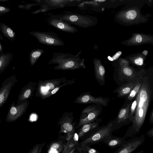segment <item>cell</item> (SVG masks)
Here are the masks:
<instances>
[{
	"label": "cell",
	"instance_id": "6da1fadb",
	"mask_svg": "<svg viewBox=\"0 0 153 153\" xmlns=\"http://www.w3.org/2000/svg\"><path fill=\"white\" fill-rule=\"evenodd\" d=\"M142 86L137 96L138 102L135 114L124 137H135L140 132L144 123L151 97L152 91L150 87L148 78L145 76L143 79Z\"/></svg>",
	"mask_w": 153,
	"mask_h": 153
},
{
	"label": "cell",
	"instance_id": "7a4b0ae2",
	"mask_svg": "<svg viewBox=\"0 0 153 153\" xmlns=\"http://www.w3.org/2000/svg\"><path fill=\"white\" fill-rule=\"evenodd\" d=\"M81 51L76 55L67 53L53 52L52 58L48 64H56L57 65L54 67L55 70H74L85 68L84 59L79 56Z\"/></svg>",
	"mask_w": 153,
	"mask_h": 153
},
{
	"label": "cell",
	"instance_id": "3957f363",
	"mask_svg": "<svg viewBox=\"0 0 153 153\" xmlns=\"http://www.w3.org/2000/svg\"><path fill=\"white\" fill-rule=\"evenodd\" d=\"M112 121L109 122L106 125L94 128L87 134L86 136L83 140L78 143L77 150L81 153L86 145L90 146L92 145L98 144L105 137L112 134L114 131L113 130Z\"/></svg>",
	"mask_w": 153,
	"mask_h": 153
},
{
	"label": "cell",
	"instance_id": "277c9868",
	"mask_svg": "<svg viewBox=\"0 0 153 153\" xmlns=\"http://www.w3.org/2000/svg\"><path fill=\"white\" fill-rule=\"evenodd\" d=\"M40 8L31 14H36L40 13L47 12L50 10L63 8L66 7H78L81 0H34Z\"/></svg>",
	"mask_w": 153,
	"mask_h": 153
},
{
	"label": "cell",
	"instance_id": "5b68a950",
	"mask_svg": "<svg viewBox=\"0 0 153 153\" xmlns=\"http://www.w3.org/2000/svg\"><path fill=\"white\" fill-rule=\"evenodd\" d=\"M74 117L73 112H65L59 119L57 123L60 126L59 135L64 134L65 139L68 140L75 133L77 123L74 122Z\"/></svg>",
	"mask_w": 153,
	"mask_h": 153
},
{
	"label": "cell",
	"instance_id": "8992f818",
	"mask_svg": "<svg viewBox=\"0 0 153 153\" xmlns=\"http://www.w3.org/2000/svg\"><path fill=\"white\" fill-rule=\"evenodd\" d=\"M68 81L64 77L52 79L40 80L37 84L35 96L42 100L47 98L48 94L54 89Z\"/></svg>",
	"mask_w": 153,
	"mask_h": 153
},
{
	"label": "cell",
	"instance_id": "52a82bcc",
	"mask_svg": "<svg viewBox=\"0 0 153 153\" xmlns=\"http://www.w3.org/2000/svg\"><path fill=\"white\" fill-rule=\"evenodd\" d=\"M29 33L35 37L39 43L43 45L56 46L65 45L63 41L53 32L34 31L30 32Z\"/></svg>",
	"mask_w": 153,
	"mask_h": 153
},
{
	"label": "cell",
	"instance_id": "ba28073f",
	"mask_svg": "<svg viewBox=\"0 0 153 153\" xmlns=\"http://www.w3.org/2000/svg\"><path fill=\"white\" fill-rule=\"evenodd\" d=\"M59 15L62 20L71 25L83 28L87 27L90 25L88 17L79 13L64 11Z\"/></svg>",
	"mask_w": 153,
	"mask_h": 153
},
{
	"label": "cell",
	"instance_id": "9c48e42d",
	"mask_svg": "<svg viewBox=\"0 0 153 153\" xmlns=\"http://www.w3.org/2000/svg\"><path fill=\"white\" fill-rule=\"evenodd\" d=\"M47 22L50 26L63 31L74 33L78 31L77 29L62 20L59 14H52L47 19Z\"/></svg>",
	"mask_w": 153,
	"mask_h": 153
},
{
	"label": "cell",
	"instance_id": "30bf717a",
	"mask_svg": "<svg viewBox=\"0 0 153 153\" xmlns=\"http://www.w3.org/2000/svg\"><path fill=\"white\" fill-rule=\"evenodd\" d=\"M145 140V136H135L126 140L124 143L113 153H131L143 144Z\"/></svg>",
	"mask_w": 153,
	"mask_h": 153
},
{
	"label": "cell",
	"instance_id": "8fae6325",
	"mask_svg": "<svg viewBox=\"0 0 153 153\" xmlns=\"http://www.w3.org/2000/svg\"><path fill=\"white\" fill-rule=\"evenodd\" d=\"M29 105L28 100L15 105L13 101L10 106L7 115L6 121L11 122L16 121L25 112Z\"/></svg>",
	"mask_w": 153,
	"mask_h": 153
},
{
	"label": "cell",
	"instance_id": "7c38bea8",
	"mask_svg": "<svg viewBox=\"0 0 153 153\" xmlns=\"http://www.w3.org/2000/svg\"><path fill=\"white\" fill-rule=\"evenodd\" d=\"M100 112L94 105H90L86 107L82 111L79 123L76 126V129L86 124L95 121Z\"/></svg>",
	"mask_w": 153,
	"mask_h": 153
},
{
	"label": "cell",
	"instance_id": "4fadbf2b",
	"mask_svg": "<svg viewBox=\"0 0 153 153\" xmlns=\"http://www.w3.org/2000/svg\"><path fill=\"white\" fill-rule=\"evenodd\" d=\"M17 80L14 75L7 78L2 83L0 88V107L6 102L11 89Z\"/></svg>",
	"mask_w": 153,
	"mask_h": 153
},
{
	"label": "cell",
	"instance_id": "5bb4252c",
	"mask_svg": "<svg viewBox=\"0 0 153 153\" xmlns=\"http://www.w3.org/2000/svg\"><path fill=\"white\" fill-rule=\"evenodd\" d=\"M131 103L122 108L120 111L117 118L112 121V129L114 131L124 125L129 124L131 122L128 119L129 110Z\"/></svg>",
	"mask_w": 153,
	"mask_h": 153
},
{
	"label": "cell",
	"instance_id": "9a60e30c",
	"mask_svg": "<svg viewBox=\"0 0 153 153\" xmlns=\"http://www.w3.org/2000/svg\"><path fill=\"white\" fill-rule=\"evenodd\" d=\"M109 101L108 99L102 97H96L88 93H84L80 94L75 100L74 102L78 104H86L96 103L100 104L106 107Z\"/></svg>",
	"mask_w": 153,
	"mask_h": 153
},
{
	"label": "cell",
	"instance_id": "2e32d148",
	"mask_svg": "<svg viewBox=\"0 0 153 153\" xmlns=\"http://www.w3.org/2000/svg\"><path fill=\"white\" fill-rule=\"evenodd\" d=\"M37 84L36 82L30 81L21 89L18 96L17 101V104H19L27 100V99L32 97L34 91L36 89Z\"/></svg>",
	"mask_w": 153,
	"mask_h": 153
},
{
	"label": "cell",
	"instance_id": "e0dca14e",
	"mask_svg": "<svg viewBox=\"0 0 153 153\" xmlns=\"http://www.w3.org/2000/svg\"><path fill=\"white\" fill-rule=\"evenodd\" d=\"M126 141L124 137L115 136L111 134L104 139L102 142L109 148L113 149L121 146Z\"/></svg>",
	"mask_w": 153,
	"mask_h": 153
},
{
	"label": "cell",
	"instance_id": "ac0fdd59",
	"mask_svg": "<svg viewBox=\"0 0 153 153\" xmlns=\"http://www.w3.org/2000/svg\"><path fill=\"white\" fill-rule=\"evenodd\" d=\"M78 138L77 134L75 133L73 136L67 141L62 153H73L77 150Z\"/></svg>",
	"mask_w": 153,
	"mask_h": 153
},
{
	"label": "cell",
	"instance_id": "d6986e66",
	"mask_svg": "<svg viewBox=\"0 0 153 153\" xmlns=\"http://www.w3.org/2000/svg\"><path fill=\"white\" fill-rule=\"evenodd\" d=\"M100 121V119H98L94 122L86 124L81 127L77 134L79 138L83 137L92 130L98 127Z\"/></svg>",
	"mask_w": 153,
	"mask_h": 153
},
{
	"label": "cell",
	"instance_id": "ffe728a7",
	"mask_svg": "<svg viewBox=\"0 0 153 153\" xmlns=\"http://www.w3.org/2000/svg\"><path fill=\"white\" fill-rule=\"evenodd\" d=\"M138 80L135 82H128L120 87L117 89V93L119 97H122L128 95L137 84Z\"/></svg>",
	"mask_w": 153,
	"mask_h": 153
},
{
	"label": "cell",
	"instance_id": "44dd1931",
	"mask_svg": "<svg viewBox=\"0 0 153 153\" xmlns=\"http://www.w3.org/2000/svg\"><path fill=\"white\" fill-rule=\"evenodd\" d=\"M13 58V54L10 53L2 52L0 54V73L3 72L10 64Z\"/></svg>",
	"mask_w": 153,
	"mask_h": 153
},
{
	"label": "cell",
	"instance_id": "7402d4cb",
	"mask_svg": "<svg viewBox=\"0 0 153 153\" xmlns=\"http://www.w3.org/2000/svg\"><path fill=\"white\" fill-rule=\"evenodd\" d=\"M0 30L3 35L9 40L12 41L15 39L16 33L10 26L5 23H0Z\"/></svg>",
	"mask_w": 153,
	"mask_h": 153
},
{
	"label": "cell",
	"instance_id": "603a6c76",
	"mask_svg": "<svg viewBox=\"0 0 153 153\" xmlns=\"http://www.w3.org/2000/svg\"><path fill=\"white\" fill-rule=\"evenodd\" d=\"M95 76L99 81L105 83V70L103 66L100 63L95 62Z\"/></svg>",
	"mask_w": 153,
	"mask_h": 153
},
{
	"label": "cell",
	"instance_id": "cb8c5ba5",
	"mask_svg": "<svg viewBox=\"0 0 153 153\" xmlns=\"http://www.w3.org/2000/svg\"><path fill=\"white\" fill-rule=\"evenodd\" d=\"M44 52V50L41 48H36L31 50L29 56L30 62L31 66L35 64Z\"/></svg>",
	"mask_w": 153,
	"mask_h": 153
},
{
	"label": "cell",
	"instance_id": "d4e9b609",
	"mask_svg": "<svg viewBox=\"0 0 153 153\" xmlns=\"http://www.w3.org/2000/svg\"><path fill=\"white\" fill-rule=\"evenodd\" d=\"M142 83V79L138 80L137 84L128 95L127 97L128 100H131L136 96L141 88Z\"/></svg>",
	"mask_w": 153,
	"mask_h": 153
},
{
	"label": "cell",
	"instance_id": "484cf974",
	"mask_svg": "<svg viewBox=\"0 0 153 153\" xmlns=\"http://www.w3.org/2000/svg\"><path fill=\"white\" fill-rule=\"evenodd\" d=\"M120 73L123 77L130 79L133 78L135 75L134 70L128 66L122 67Z\"/></svg>",
	"mask_w": 153,
	"mask_h": 153
},
{
	"label": "cell",
	"instance_id": "4316f807",
	"mask_svg": "<svg viewBox=\"0 0 153 153\" xmlns=\"http://www.w3.org/2000/svg\"><path fill=\"white\" fill-rule=\"evenodd\" d=\"M137 102L138 97L137 96H136L135 99L131 103L129 108L128 119L131 122H132L134 118L136 112Z\"/></svg>",
	"mask_w": 153,
	"mask_h": 153
},
{
	"label": "cell",
	"instance_id": "83f0119b",
	"mask_svg": "<svg viewBox=\"0 0 153 153\" xmlns=\"http://www.w3.org/2000/svg\"><path fill=\"white\" fill-rule=\"evenodd\" d=\"M64 141L59 140L56 141L51 145V149L55 150L59 152L63 151L65 146L66 143H64Z\"/></svg>",
	"mask_w": 153,
	"mask_h": 153
},
{
	"label": "cell",
	"instance_id": "f1b7e54d",
	"mask_svg": "<svg viewBox=\"0 0 153 153\" xmlns=\"http://www.w3.org/2000/svg\"><path fill=\"white\" fill-rule=\"evenodd\" d=\"M75 79L72 80H68L65 82L61 85L59 86L56 88L48 94L47 98L55 94L62 87L64 86H65L68 85H71L75 82Z\"/></svg>",
	"mask_w": 153,
	"mask_h": 153
},
{
	"label": "cell",
	"instance_id": "f546056e",
	"mask_svg": "<svg viewBox=\"0 0 153 153\" xmlns=\"http://www.w3.org/2000/svg\"><path fill=\"white\" fill-rule=\"evenodd\" d=\"M45 144V142L36 144L32 149L29 153H41Z\"/></svg>",
	"mask_w": 153,
	"mask_h": 153
},
{
	"label": "cell",
	"instance_id": "4dcf8cb0",
	"mask_svg": "<svg viewBox=\"0 0 153 153\" xmlns=\"http://www.w3.org/2000/svg\"><path fill=\"white\" fill-rule=\"evenodd\" d=\"M82 153H101L94 148L91 147L88 145H85Z\"/></svg>",
	"mask_w": 153,
	"mask_h": 153
},
{
	"label": "cell",
	"instance_id": "1f68e13d",
	"mask_svg": "<svg viewBox=\"0 0 153 153\" xmlns=\"http://www.w3.org/2000/svg\"><path fill=\"white\" fill-rule=\"evenodd\" d=\"M38 4L36 3H27L25 4H20L18 6V8L21 9H24L26 10H30L31 7L34 6L38 5Z\"/></svg>",
	"mask_w": 153,
	"mask_h": 153
},
{
	"label": "cell",
	"instance_id": "d6a6232c",
	"mask_svg": "<svg viewBox=\"0 0 153 153\" xmlns=\"http://www.w3.org/2000/svg\"><path fill=\"white\" fill-rule=\"evenodd\" d=\"M137 15V12L135 10H130L126 13V17L128 19H133L136 17Z\"/></svg>",
	"mask_w": 153,
	"mask_h": 153
},
{
	"label": "cell",
	"instance_id": "836d02e7",
	"mask_svg": "<svg viewBox=\"0 0 153 153\" xmlns=\"http://www.w3.org/2000/svg\"><path fill=\"white\" fill-rule=\"evenodd\" d=\"M10 10L9 7L4 6H0V16L9 12Z\"/></svg>",
	"mask_w": 153,
	"mask_h": 153
},
{
	"label": "cell",
	"instance_id": "e575fe53",
	"mask_svg": "<svg viewBox=\"0 0 153 153\" xmlns=\"http://www.w3.org/2000/svg\"><path fill=\"white\" fill-rule=\"evenodd\" d=\"M134 62L136 65L141 66L143 64V59L141 57H138L135 59Z\"/></svg>",
	"mask_w": 153,
	"mask_h": 153
},
{
	"label": "cell",
	"instance_id": "d590c367",
	"mask_svg": "<svg viewBox=\"0 0 153 153\" xmlns=\"http://www.w3.org/2000/svg\"><path fill=\"white\" fill-rule=\"evenodd\" d=\"M146 134L149 137H153V127L149 129L146 133Z\"/></svg>",
	"mask_w": 153,
	"mask_h": 153
},
{
	"label": "cell",
	"instance_id": "8d00e7d4",
	"mask_svg": "<svg viewBox=\"0 0 153 153\" xmlns=\"http://www.w3.org/2000/svg\"><path fill=\"white\" fill-rule=\"evenodd\" d=\"M149 121L151 124L153 123V111L152 110L150 114Z\"/></svg>",
	"mask_w": 153,
	"mask_h": 153
},
{
	"label": "cell",
	"instance_id": "74e56055",
	"mask_svg": "<svg viewBox=\"0 0 153 153\" xmlns=\"http://www.w3.org/2000/svg\"><path fill=\"white\" fill-rule=\"evenodd\" d=\"M136 41L138 43H140L141 42L142 40V38L141 36L140 35H138L136 37Z\"/></svg>",
	"mask_w": 153,
	"mask_h": 153
},
{
	"label": "cell",
	"instance_id": "f35d334b",
	"mask_svg": "<svg viewBox=\"0 0 153 153\" xmlns=\"http://www.w3.org/2000/svg\"><path fill=\"white\" fill-rule=\"evenodd\" d=\"M120 52H118L115 55H114L113 57V59H117L118 57L120 56Z\"/></svg>",
	"mask_w": 153,
	"mask_h": 153
},
{
	"label": "cell",
	"instance_id": "ab89813d",
	"mask_svg": "<svg viewBox=\"0 0 153 153\" xmlns=\"http://www.w3.org/2000/svg\"><path fill=\"white\" fill-rule=\"evenodd\" d=\"M3 52V47L1 43L0 42V53H1Z\"/></svg>",
	"mask_w": 153,
	"mask_h": 153
},
{
	"label": "cell",
	"instance_id": "60d3db41",
	"mask_svg": "<svg viewBox=\"0 0 153 153\" xmlns=\"http://www.w3.org/2000/svg\"><path fill=\"white\" fill-rule=\"evenodd\" d=\"M144 151L143 150H140V151H138L137 152L135 153H143Z\"/></svg>",
	"mask_w": 153,
	"mask_h": 153
},
{
	"label": "cell",
	"instance_id": "b9f144b4",
	"mask_svg": "<svg viewBox=\"0 0 153 153\" xmlns=\"http://www.w3.org/2000/svg\"><path fill=\"white\" fill-rule=\"evenodd\" d=\"M73 153H81L79 150H77L76 151H75Z\"/></svg>",
	"mask_w": 153,
	"mask_h": 153
},
{
	"label": "cell",
	"instance_id": "7bdbcfd3",
	"mask_svg": "<svg viewBox=\"0 0 153 153\" xmlns=\"http://www.w3.org/2000/svg\"><path fill=\"white\" fill-rule=\"evenodd\" d=\"M3 36H2L1 34L0 33V40H3Z\"/></svg>",
	"mask_w": 153,
	"mask_h": 153
}]
</instances>
